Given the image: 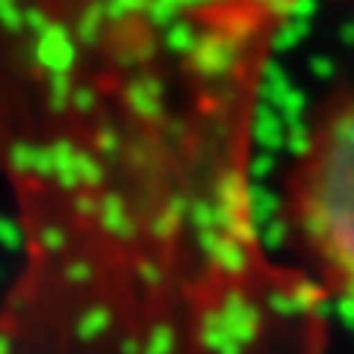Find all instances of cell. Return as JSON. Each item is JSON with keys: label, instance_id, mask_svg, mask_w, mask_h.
<instances>
[{"label": "cell", "instance_id": "cell-1", "mask_svg": "<svg viewBox=\"0 0 354 354\" xmlns=\"http://www.w3.org/2000/svg\"><path fill=\"white\" fill-rule=\"evenodd\" d=\"M283 209L316 278L354 304V95L310 127L286 174Z\"/></svg>", "mask_w": 354, "mask_h": 354}]
</instances>
